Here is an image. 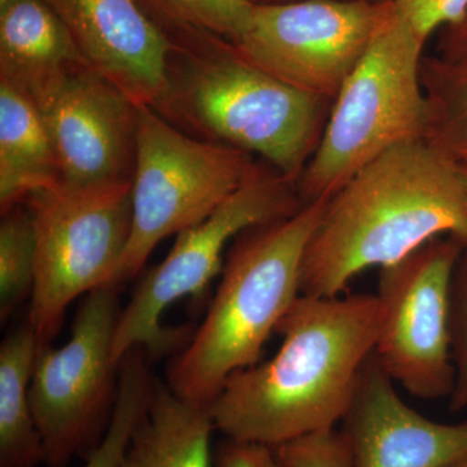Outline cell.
Instances as JSON below:
<instances>
[{
    "label": "cell",
    "mask_w": 467,
    "mask_h": 467,
    "mask_svg": "<svg viewBox=\"0 0 467 467\" xmlns=\"http://www.w3.org/2000/svg\"><path fill=\"white\" fill-rule=\"evenodd\" d=\"M378 324L376 294H301L276 327L284 342L275 358L233 374L209 404L217 431L278 448L337 429L374 352Z\"/></svg>",
    "instance_id": "obj_1"
},
{
    "label": "cell",
    "mask_w": 467,
    "mask_h": 467,
    "mask_svg": "<svg viewBox=\"0 0 467 467\" xmlns=\"http://www.w3.org/2000/svg\"><path fill=\"white\" fill-rule=\"evenodd\" d=\"M467 243L462 171L425 140L392 147L328 199L301 266V294L340 296L370 267L439 236Z\"/></svg>",
    "instance_id": "obj_2"
},
{
    "label": "cell",
    "mask_w": 467,
    "mask_h": 467,
    "mask_svg": "<svg viewBox=\"0 0 467 467\" xmlns=\"http://www.w3.org/2000/svg\"><path fill=\"white\" fill-rule=\"evenodd\" d=\"M171 38L167 88L152 107L183 133L261 158L297 183L333 101L285 84L254 66L232 42L178 30Z\"/></svg>",
    "instance_id": "obj_3"
},
{
    "label": "cell",
    "mask_w": 467,
    "mask_h": 467,
    "mask_svg": "<svg viewBox=\"0 0 467 467\" xmlns=\"http://www.w3.org/2000/svg\"><path fill=\"white\" fill-rule=\"evenodd\" d=\"M328 199L236 236L204 321L169 364L171 391L209 405L233 374L259 364L270 335L301 295L304 254Z\"/></svg>",
    "instance_id": "obj_4"
},
{
    "label": "cell",
    "mask_w": 467,
    "mask_h": 467,
    "mask_svg": "<svg viewBox=\"0 0 467 467\" xmlns=\"http://www.w3.org/2000/svg\"><path fill=\"white\" fill-rule=\"evenodd\" d=\"M425 43L391 9L337 94L317 150L296 183L304 204L331 198L383 152L425 140Z\"/></svg>",
    "instance_id": "obj_5"
},
{
    "label": "cell",
    "mask_w": 467,
    "mask_h": 467,
    "mask_svg": "<svg viewBox=\"0 0 467 467\" xmlns=\"http://www.w3.org/2000/svg\"><path fill=\"white\" fill-rule=\"evenodd\" d=\"M261 167L251 153L196 140L140 106L133 227L113 285L140 275L160 242L211 216Z\"/></svg>",
    "instance_id": "obj_6"
},
{
    "label": "cell",
    "mask_w": 467,
    "mask_h": 467,
    "mask_svg": "<svg viewBox=\"0 0 467 467\" xmlns=\"http://www.w3.org/2000/svg\"><path fill=\"white\" fill-rule=\"evenodd\" d=\"M303 204L296 184L264 162L211 216L177 234L168 256L142 276L119 313L113 342L117 367L137 347H143L150 358H160L183 344L186 327L161 325L168 306L205 291L223 272V254L236 236L251 227L291 216Z\"/></svg>",
    "instance_id": "obj_7"
},
{
    "label": "cell",
    "mask_w": 467,
    "mask_h": 467,
    "mask_svg": "<svg viewBox=\"0 0 467 467\" xmlns=\"http://www.w3.org/2000/svg\"><path fill=\"white\" fill-rule=\"evenodd\" d=\"M131 189L133 184L97 192L57 187L24 202L36 239L27 322L41 346L60 333L73 301L115 282L133 227Z\"/></svg>",
    "instance_id": "obj_8"
},
{
    "label": "cell",
    "mask_w": 467,
    "mask_h": 467,
    "mask_svg": "<svg viewBox=\"0 0 467 467\" xmlns=\"http://www.w3.org/2000/svg\"><path fill=\"white\" fill-rule=\"evenodd\" d=\"M121 288L109 285L88 292L70 339L58 348H39L30 402L48 467H66L75 457L88 460L109 430L119 389L113 342Z\"/></svg>",
    "instance_id": "obj_9"
},
{
    "label": "cell",
    "mask_w": 467,
    "mask_h": 467,
    "mask_svg": "<svg viewBox=\"0 0 467 467\" xmlns=\"http://www.w3.org/2000/svg\"><path fill=\"white\" fill-rule=\"evenodd\" d=\"M463 244L439 236L382 267L378 279L374 356L393 382L423 400L450 399L453 392L451 282Z\"/></svg>",
    "instance_id": "obj_10"
},
{
    "label": "cell",
    "mask_w": 467,
    "mask_h": 467,
    "mask_svg": "<svg viewBox=\"0 0 467 467\" xmlns=\"http://www.w3.org/2000/svg\"><path fill=\"white\" fill-rule=\"evenodd\" d=\"M391 9L389 0L256 3L232 43L269 75L334 103Z\"/></svg>",
    "instance_id": "obj_11"
},
{
    "label": "cell",
    "mask_w": 467,
    "mask_h": 467,
    "mask_svg": "<svg viewBox=\"0 0 467 467\" xmlns=\"http://www.w3.org/2000/svg\"><path fill=\"white\" fill-rule=\"evenodd\" d=\"M57 153L61 189L97 192L131 186L140 109L85 64L36 103Z\"/></svg>",
    "instance_id": "obj_12"
},
{
    "label": "cell",
    "mask_w": 467,
    "mask_h": 467,
    "mask_svg": "<svg viewBox=\"0 0 467 467\" xmlns=\"http://www.w3.org/2000/svg\"><path fill=\"white\" fill-rule=\"evenodd\" d=\"M352 467H451L467 460V420L441 423L402 400L371 353L340 429Z\"/></svg>",
    "instance_id": "obj_13"
},
{
    "label": "cell",
    "mask_w": 467,
    "mask_h": 467,
    "mask_svg": "<svg viewBox=\"0 0 467 467\" xmlns=\"http://www.w3.org/2000/svg\"><path fill=\"white\" fill-rule=\"evenodd\" d=\"M88 66L138 106L152 109L167 88L171 36L140 0H46Z\"/></svg>",
    "instance_id": "obj_14"
},
{
    "label": "cell",
    "mask_w": 467,
    "mask_h": 467,
    "mask_svg": "<svg viewBox=\"0 0 467 467\" xmlns=\"http://www.w3.org/2000/svg\"><path fill=\"white\" fill-rule=\"evenodd\" d=\"M85 64L69 30L46 0H0V81L36 104Z\"/></svg>",
    "instance_id": "obj_15"
},
{
    "label": "cell",
    "mask_w": 467,
    "mask_h": 467,
    "mask_svg": "<svg viewBox=\"0 0 467 467\" xmlns=\"http://www.w3.org/2000/svg\"><path fill=\"white\" fill-rule=\"evenodd\" d=\"M60 186L57 153L36 104L0 81V211Z\"/></svg>",
    "instance_id": "obj_16"
},
{
    "label": "cell",
    "mask_w": 467,
    "mask_h": 467,
    "mask_svg": "<svg viewBox=\"0 0 467 467\" xmlns=\"http://www.w3.org/2000/svg\"><path fill=\"white\" fill-rule=\"evenodd\" d=\"M39 343L33 326H18L0 346V467L43 463V442L30 402Z\"/></svg>",
    "instance_id": "obj_17"
},
{
    "label": "cell",
    "mask_w": 467,
    "mask_h": 467,
    "mask_svg": "<svg viewBox=\"0 0 467 467\" xmlns=\"http://www.w3.org/2000/svg\"><path fill=\"white\" fill-rule=\"evenodd\" d=\"M150 467H211L216 431L208 404L187 400L156 380L140 426Z\"/></svg>",
    "instance_id": "obj_18"
},
{
    "label": "cell",
    "mask_w": 467,
    "mask_h": 467,
    "mask_svg": "<svg viewBox=\"0 0 467 467\" xmlns=\"http://www.w3.org/2000/svg\"><path fill=\"white\" fill-rule=\"evenodd\" d=\"M420 78L429 115L426 142L467 171V61L425 57Z\"/></svg>",
    "instance_id": "obj_19"
},
{
    "label": "cell",
    "mask_w": 467,
    "mask_h": 467,
    "mask_svg": "<svg viewBox=\"0 0 467 467\" xmlns=\"http://www.w3.org/2000/svg\"><path fill=\"white\" fill-rule=\"evenodd\" d=\"M143 347L131 349L119 364L115 409L103 441L85 460L84 467H121L138 429L149 413L156 379Z\"/></svg>",
    "instance_id": "obj_20"
},
{
    "label": "cell",
    "mask_w": 467,
    "mask_h": 467,
    "mask_svg": "<svg viewBox=\"0 0 467 467\" xmlns=\"http://www.w3.org/2000/svg\"><path fill=\"white\" fill-rule=\"evenodd\" d=\"M36 239L26 204L3 212L0 223V321L32 297L36 281Z\"/></svg>",
    "instance_id": "obj_21"
},
{
    "label": "cell",
    "mask_w": 467,
    "mask_h": 467,
    "mask_svg": "<svg viewBox=\"0 0 467 467\" xmlns=\"http://www.w3.org/2000/svg\"><path fill=\"white\" fill-rule=\"evenodd\" d=\"M169 26L234 42L251 26L254 0H140Z\"/></svg>",
    "instance_id": "obj_22"
},
{
    "label": "cell",
    "mask_w": 467,
    "mask_h": 467,
    "mask_svg": "<svg viewBox=\"0 0 467 467\" xmlns=\"http://www.w3.org/2000/svg\"><path fill=\"white\" fill-rule=\"evenodd\" d=\"M451 337L456 376L450 409L456 413L467 408V243L463 244L451 282Z\"/></svg>",
    "instance_id": "obj_23"
},
{
    "label": "cell",
    "mask_w": 467,
    "mask_h": 467,
    "mask_svg": "<svg viewBox=\"0 0 467 467\" xmlns=\"http://www.w3.org/2000/svg\"><path fill=\"white\" fill-rule=\"evenodd\" d=\"M275 451L285 467H352L348 442L337 429L285 442Z\"/></svg>",
    "instance_id": "obj_24"
},
{
    "label": "cell",
    "mask_w": 467,
    "mask_h": 467,
    "mask_svg": "<svg viewBox=\"0 0 467 467\" xmlns=\"http://www.w3.org/2000/svg\"><path fill=\"white\" fill-rule=\"evenodd\" d=\"M396 15L423 43L439 29L460 23L467 14V0H389Z\"/></svg>",
    "instance_id": "obj_25"
},
{
    "label": "cell",
    "mask_w": 467,
    "mask_h": 467,
    "mask_svg": "<svg viewBox=\"0 0 467 467\" xmlns=\"http://www.w3.org/2000/svg\"><path fill=\"white\" fill-rule=\"evenodd\" d=\"M217 467H285L275 448L267 445L230 441L218 447Z\"/></svg>",
    "instance_id": "obj_26"
},
{
    "label": "cell",
    "mask_w": 467,
    "mask_h": 467,
    "mask_svg": "<svg viewBox=\"0 0 467 467\" xmlns=\"http://www.w3.org/2000/svg\"><path fill=\"white\" fill-rule=\"evenodd\" d=\"M436 55L447 60L467 61V14L456 26L445 27Z\"/></svg>",
    "instance_id": "obj_27"
},
{
    "label": "cell",
    "mask_w": 467,
    "mask_h": 467,
    "mask_svg": "<svg viewBox=\"0 0 467 467\" xmlns=\"http://www.w3.org/2000/svg\"><path fill=\"white\" fill-rule=\"evenodd\" d=\"M121 467H150L149 454H147L146 442H144L140 427L134 436L133 444Z\"/></svg>",
    "instance_id": "obj_28"
},
{
    "label": "cell",
    "mask_w": 467,
    "mask_h": 467,
    "mask_svg": "<svg viewBox=\"0 0 467 467\" xmlns=\"http://www.w3.org/2000/svg\"><path fill=\"white\" fill-rule=\"evenodd\" d=\"M451 467H467V460L462 461V462L456 463V465Z\"/></svg>",
    "instance_id": "obj_29"
},
{
    "label": "cell",
    "mask_w": 467,
    "mask_h": 467,
    "mask_svg": "<svg viewBox=\"0 0 467 467\" xmlns=\"http://www.w3.org/2000/svg\"><path fill=\"white\" fill-rule=\"evenodd\" d=\"M461 171H462L463 178H465L466 184H467V171H465V169H461Z\"/></svg>",
    "instance_id": "obj_30"
}]
</instances>
